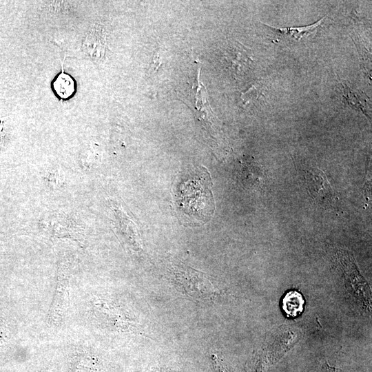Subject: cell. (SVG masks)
I'll use <instances>...</instances> for the list:
<instances>
[{"label":"cell","mask_w":372,"mask_h":372,"mask_svg":"<svg viewBox=\"0 0 372 372\" xmlns=\"http://www.w3.org/2000/svg\"><path fill=\"white\" fill-rule=\"evenodd\" d=\"M54 89L59 96L63 99L70 97L74 91V82L67 74L61 73L53 83Z\"/></svg>","instance_id":"7c38bea8"},{"label":"cell","mask_w":372,"mask_h":372,"mask_svg":"<svg viewBox=\"0 0 372 372\" xmlns=\"http://www.w3.org/2000/svg\"><path fill=\"white\" fill-rule=\"evenodd\" d=\"M303 307V298L296 291L288 292L282 300V308L288 316H297L302 311Z\"/></svg>","instance_id":"30bf717a"},{"label":"cell","mask_w":372,"mask_h":372,"mask_svg":"<svg viewBox=\"0 0 372 372\" xmlns=\"http://www.w3.org/2000/svg\"><path fill=\"white\" fill-rule=\"evenodd\" d=\"M142 372H182L175 369L165 366H153L148 367Z\"/></svg>","instance_id":"4fadbf2b"},{"label":"cell","mask_w":372,"mask_h":372,"mask_svg":"<svg viewBox=\"0 0 372 372\" xmlns=\"http://www.w3.org/2000/svg\"><path fill=\"white\" fill-rule=\"evenodd\" d=\"M69 280V270L63 265L59 269L55 293L48 316V322L52 324L58 325L61 320Z\"/></svg>","instance_id":"8992f818"},{"label":"cell","mask_w":372,"mask_h":372,"mask_svg":"<svg viewBox=\"0 0 372 372\" xmlns=\"http://www.w3.org/2000/svg\"><path fill=\"white\" fill-rule=\"evenodd\" d=\"M102 30L99 28H93L83 43L87 53L98 59H102L105 54V40Z\"/></svg>","instance_id":"9c48e42d"},{"label":"cell","mask_w":372,"mask_h":372,"mask_svg":"<svg viewBox=\"0 0 372 372\" xmlns=\"http://www.w3.org/2000/svg\"><path fill=\"white\" fill-rule=\"evenodd\" d=\"M161 56L158 53H156L154 56V58L152 59V62L151 64V67L149 69V71L152 72H154L156 71L158 68V67L161 65Z\"/></svg>","instance_id":"5bb4252c"},{"label":"cell","mask_w":372,"mask_h":372,"mask_svg":"<svg viewBox=\"0 0 372 372\" xmlns=\"http://www.w3.org/2000/svg\"><path fill=\"white\" fill-rule=\"evenodd\" d=\"M169 274L175 286L193 299L209 300L218 294V289L209 277L203 272L178 265L172 267Z\"/></svg>","instance_id":"7a4b0ae2"},{"label":"cell","mask_w":372,"mask_h":372,"mask_svg":"<svg viewBox=\"0 0 372 372\" xmlns=\"http://www.w3.org/2000/svg\"><path fill=\"white\" fill-rule=\"evenodd\" d=\"M264 86L261 82H257L241 94V103L244 108H254L257 105L263 94Z\"/></svg>","instance_id":"8fae6325"},{"label":"cell","mask_w":372,"mask_h":372,"mask_svg":"<svg viewBox=\"0 0 372 372\" xmlns=\"http://www.w3.org/2000/svg\"><path fill=\"white\" fill-rule=\"evenodd\" d=\"M325 17L307 26L275 28L265 24L273 33L278 41L285 43L302 41L313 37L321 28Z\"/></svg>","instance_id":"52a82bcc"},{"label":"cell","mask_w":372,"mask_h":372,"mask_svg":"<svg viewBox=\"0 0 372 372\" xmlns=\"http://www.w3.org/2000/svg\"><path fill=\"white\" fill-rule=\"evenodd\" d=\"M305 180L311 194L324 206L331 205L333 198L332 189L324 174L318 168L305 170Z\"/></svg>","instance_id":"5b68a950"},{"label":"cell","mask_w":372,"mask_h":372,"mask_svg":"<svg viewBox=\"0 0 372 372\" xmlns=\"http://www.w3.org/2000/svg\"><path fill=\"white\" fill-rule=\"evenodd\" d=\"M340 90L342 101L349 107L353 108L369 116V104L367 96L361 91L353 89L346 83H342Z\"/></svg>","instance_id":"ba28073f"},{"label":"cell","mask_w":372,"mask_h":372,"mask_svg":"<svg viewBox=\"0 0 372 372\" xmlns=\"http://www.w3.org/2000/svg\"><path fill=\"white\" fill-rule=\"evenodd\" d=\"M223 60L225 67L236 79L247 74L254 62L252 51L236 41L225 49Z\"/></svg>","instance_id":"277c9868"},{"label":"cell","mask_w":372,"mask_h":372,"mask_svg":"<svg viewBox=\"0 0 372 372\" xmlns=\"http://www.w3.org/2000/svg\"><path fill=\"white\" fill-rule=\"evenodd\" d=\"M211 185L210 176L203 169L189 176L177 187L178 209L192 224H204L211 217L215 209Z\"/></svg>","instance_id":"6da1fadb"},{"label":"cell","mask_w":372,"mask_h":372,"mask_svg":"<svg viewBox=\"0 0 372 372\" xmlns=\"http://www.w3.org/2000/svg\"><path fill=\"white\" fill-rule=\"evenodd\" d=\"M95 313L101 322L108 329L117 331H129L143 334L138 324L121 310L105 300H96Z\"/></svg>","instance_id":"3957f363"}]
</instances>
